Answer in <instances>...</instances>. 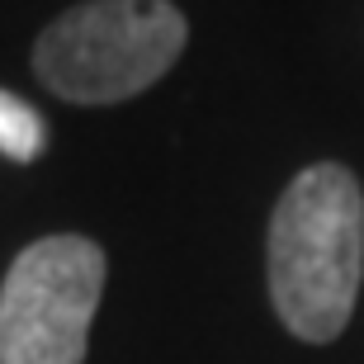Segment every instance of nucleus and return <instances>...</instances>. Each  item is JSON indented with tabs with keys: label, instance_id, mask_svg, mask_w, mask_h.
Instances as JSON below:
<instances>
[{
	"label": "nucleus",
	"instance_id": "nucleus-2",
	"mask_svg": "<svg viewBox=\"0 0 364 364\" xmlns=\"http://www.w3.org/2000/svg\"><path fill=\"white\" fill-rule=\"evenodd\" d=\"M189 43L171 0H85L33 43L38 81L71 105H119L151 90Z\"/></svg>",
	"mask_w": 364,
	"mask_h": 364
},
{
	"label": "nucleus",
	"instance_id": "nucleus-1",
	"mask_svg": "<svg viewBox=\"0 0 364 364\" xmlns=\"http://www.w3.org/2000/svg\"><path fill=\"white\" fill-rule=\"evenodd\" d=\"M364 274V189L336 161L298 171L270 218V298L298 341L346 331Z\"/></svg>",
	"mask_w": 364,
	"mask_h": 364
},
{
	"label": "nucleus",
	"instance_id": "nucleus-4",
	"mask_svg": "<svg viewBox=\"0 0 364 364\" xmlns=\"http://www.w3.org/2000/svg\"><path fill=\"white\" fill-rule=\"evenodd\" d=\"M43 142H48V123L38 119V109L24 105L19 95L0 90V151L10 161H38Z\"/></svg>",
	"mask_w": 364,
	"mask_h": 364
},
{
	"label": "nucleus",
	"instance_id": "nucleus-3",
	"mask_svg": "<svg viewBox=\"0 0 364 364\" xmlns=\"http://www.w3.org/2000/svg\"><path fill=\"white\" fill-rule=\"evenodd\" d=\"M105 251L62 232L24 246L0 284V364H85Z\"/></svg>",
	"mask_w": 364,
	"mask_h": 364
}]
</instances>
